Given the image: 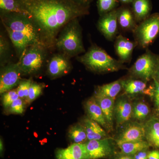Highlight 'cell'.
<instances>
[{
	"instance_id": "6da1fadb",
	"label": "cell",
	"mask_w": 159,
	"mask_h": 159,
	"mask_svg": "<svg viewBox=\"0 0 159 159\" xmlns=\"http://www.w3.org/2000/svg\"><path fill=\"white\" fill-rule=\"evenodd\" d=\"M19 1L36 27L43 44L50 51L55 48L57 36L68 23L89 13V9L71 0Z\"/></svg>"
},
{
	"instance_id": "7a4b0ae2",
	"label": "cell",
	"mask_w": 159,
	"mask_h": 159,
	"mask_svg": "<svg viewBox=\"0 0 159 159\" xmlns=\"http://www.w3.org/2000/svg\"><path fill=\"white\" fill-rule=\"evenodd\" d=\"M76 59L92 72L105 74L126 69L124 63L111 57L106 51L93 44L83 55L76 57Z\"/></svg>"
},
{
	"instance_id": "3957f363",
	"label": "cell",
	"mask_w": 159,
	"mask_h": 159,
	"mask_svg": "<svg viewBox=\"0 0 159 159\" xmlns=\"http://www.w3.org/2000/svg\"><path fill=\"white\" fill-rule=\"evenodd\" d=\"M55 48L70 58L85 53L82 29L78 18L72 20L61 29L56 40Z\"/></svg>"
},
{
	"instance_id": "277c9868",
	"label": "cell",
	"mask_w": 159,
	"mask_h": 159,
	"mask_svg": "<svg viewBox=\"0 0 159 159\" xmlns=\"http://www.w3.org/2000/svg\"><path fill=\"white\" fill-rule=\"evenodd\" d=\"M0 17L4 27H8L13 31L22 33L30 41L32 45H39L45 47L36 27L27 14L6 13L0 14Z\"/></svg>"
},
{
	"instance_id": "5b68a950",
	"label": "cell",
	"mask_w": 159,
	"mask_h": 159,
	"mask_svg": "<svg viewBox=\"0 0 159 159\" xmlns=\"http://www.w3.org/2000/svg\"><path fill=\"white\" fill-rule=\"evenodd\" d=\"M159 67V56L147 49L129 68L128 74L131 78L148 82L153 80Z\"/></svg>"
},
{
	"instance_id": "8992f818",
	"label": "cell",
	"mask_w": 159,
	"mask_h": 159,
	"mask_svg": "<svg viewBox=\"0 0 159 159\" xmlns=\"http://www.w3.org/2000/svg\"><path fill=\"white\" fill-rule=\"evenodd\" d=\"M48 49L39 45L29 46L18 61L22 74L37 73L42 67L47 56Z\"/></svg>"
},
{
	"instance_id": "52a82bcc",
	"label": "cell",
	"mask_w": 159,
	"mask_h": 159,
	"mask_svg": "<svg viewBox=\"0 0 159 159\" xmlns=\"http://www.w3.org/2000/svg\"><path fill=\"white\" fill-rule=\"evenodd\" d=\"M133 33L138 46L142 48H148L159 34V13L150 15L139 23Z\"/></svg>"
},
{
	"instance_id": "ba28073f",
	"label": "cell",
	"mask_w": 159,
	"mask_h": 159,
	"mask_svg": "<svg viewBox=\"0 0 159 159\" xmlns=\"http://www.w3.org/2000/svg\"><path fill=\"white\" fill-rule=\"evenodd\" d=\"M88 159H111L116 153V143L108 137L100 140L88 141L84 143Z\"/></svg>"
},
{
	"instance_id": "9c48e42d",
	"label": "cell",
	"mask_w": 159,
	"mask_h": 159,
	"mask_svg": "<svg viewBox=\"0 0 159 159\" xmlns=\"http://www.w3.org/2000/svg\"><path fill=\"white\" fill-rule=\"evenodd\" d=\"M22 74L18 62L9 63L1 67L0 75V93L1 95L13 89L18 86L21 81Z\"/></svg>"
},
{
	"instance_id": "30bf717a",
	"label": "cell",
	"mask_w": 159,
	"mask_h": 159,
	"mask_svg": "<svg viewBox=\"0 0 159 159\" xmlns=\"http://www.w3.org/2000/svg\"><path fill=\"white\" fill-rule=\"evenodd\" d=\"M122 126V129L115 139L116 144L145 140L144 123L134 120L127 122Z\"/></svg>"
},
{
	"instance_id": "8fae6325",
	"label": "cell",
	"mask_w": 159,
	"mask_h": 159,
	"mask_svg": "<svg viewBox=\"0 0 159 159\" xmlns=\"http://www.w3.org/2000/svg\"><path fill=\"white\" fill-rule=\"evenodd\" d=\"M72 68L70 58L61 53L53 54L47 65V74L51 78H58L67 74Z\"/></svg>"
},
{
	"instance_id": "7c38bea8",
	"label": "cell",
	"mask_w": 159,
	"mask_h": 159,
	"mask_svg": "<svg viewBox=\"0 0 159 159\" xmlns=\"http://www.w3.org/2000/svg\"><path fill=\"white\" fill-rule=\"evenodd\" d=\"M117 9L100 16L97 23L98 30L109 41L113 40L117 37L118 26Z\"/></svg>"
},
{
	"instance_id": "4fadbf2b",
	"label": "cell",
	"mask_w": 159,
	"mask_h": 159,
	"mask_svg": "<svg viewBox=\"0 0 159 159\" xmlns=\"http://www.w3.org/2000/svg\"><path fill=\"white\" fill-rule=\"evenodd\" d=\"M115 100L114 119L119 127L131 121L132 117L133 103L126 96H120Z\"/></svg>"
},
{
	"instance_id": "5bb4252c",
	"label": "cell",
	"mask_w": 159,
	"mask_h": 159,
	"mask_svg": "<svg viewBox=\"0 0 159 159\" xmlns=\"http://www.w3.org/2000/svg\"><path fill=\"white\" fill-rule=\"evenodd\" d=\"M138 44L135 41H132L122 34L118 35L116 38L115 48L116 54L121 62H130L134 49Z\"/></svg>"
},
{
	"instance_id": "9a60e30c",
	"label": "cell",
	"mask_w": 159,
	"mask_h": 159,
	"mask_svg": "<svg viewBox=\"0 0 159 159\" xmlns=\"http://www.w3.org/2000/svg\"><path fill=\"white\" fill-rule=\"evenodd\" d=\"M122 90L127 95L144 94L152 97V85H147V82L141 80L129 78L122 79Z\"/></svg>"
},
{
	"instance_id": "2e32d148",
	"label": "cell",
	"mask_w": 159,
	"mask_h": 159,
	"mask_svg": "<svg viewBox=\"0 0 159 159\" xmlns=\"http://www.w3.org/2000/svg\"><path fill=\"white\" fill-rule=\"evenodd\" d=\"M84 107L89 118L97 122L108 131L111 130L101 107L93 96L86 101Z\"/></svg>"
},
{
	"instance_id": "e0dca14e",
	"label": "cell",
	"mask_w": 159,
	"mask_h": 159,
	"mask_svg": "<svg viewBox=\"0 0 159 159\" xmlns=\"http://www.w3.org/2000/svg\"><path fill=\"white\" fill-rule=\"evenodd\" d=\"M145 140L150 147L159 149V118L150 117L144 122Z\"/></svg>"
},
{
	"instance_id": "ac0fdd59",
	"label": "cell",
	"mask_w": 159,
	"mask_h": 159,
	"mask_svg": "<svg viewBox=\"0 0 159 159\" xmlns=\"http://www.w3.org/2000/svg\"><path fill=\"white\" fill-rule=\"evenodd\" d=\"M55 155L57 159H88L84 143H73L67 148L58 149Z\"/></svg>"
},
{
	"instance_id": "d6986e66",
	"label": "cell",
	"mask_w": 159,
	"mask_h": 159,
	"mask_svg": "<svg viewBox=\"0 0 159 159\" xmlns=\"http://www.w3.org/2000/svg\"><path fill=\"white\" fill-rule=\"evenodd\" d=\"M118 25L124 31H133L138 25L131 8L125 5L117 9Z\"/></svg>"
},
{
	"instance_id": "ffe728a7",
	"label": "cell",
	"mask_w": 159,
	"mask_h": 159,
	"mask_svg": "<svg viewBox=\"0 0 159 159\" xmlns=\"http://www.w3.org/2000/svg\"><path fill=\"white\" fill-rule=\"evenodd\" d=\"M80 123L85 129L88 141L100 140L109 137L101 125L89 118L83 119Z\"/></svg>"
},
{
	"instance_id": "44dd1931",
	"label": "cell",
	"mask_w": 159,
	"mask_h": 159,
	"mask_svg": "<svg viewBox=\"0 0 159 159\" xmlns=\"http://www.w3.org/2000/svg\"><path fill=\"white\" fill-rule=\"evenodd\" d=\"M93 97L101 107L107 122L111 130L115 120L114 108L116 100L96 93L94 94Z\"/></svg>"
},
{
	"instance_id": "7402d4cb",
	"label": "cell",
	"mask_w": 159,
	"mask_h": 159,
	"mask_svg": "<svg viewBox=\"0 0 159 159\" xmlns=\"http://www.w3.org/2000/svg\"><path fill=\"white\" fill-rule=\"evenodd\" d=\"M7 32L19 59L29 46L32 45L30 41L22 33L4 27Z\"/></svg>"
},
{
	"instance_id": "603a6c76",
	"label": "cell",
	"mask_w": 159,
	"mask_h": 159,
	"mask_svg": "<svg viewBox=\"0 0 159 159\" xmlns=\"http://www.w3.org/2000/svg\"><path fill=\"white\" fill-rule=\"evenodd\" d=\"M152 5L150 0H134L132 11L137 23H141L150 15Z\"/></svg>"
},
{
	"instance_id": "cb8c5ba5",
	"label": "cell",
	"mask_w": 159,
	"mask_h": 159,
	"mask_svg": "<svg viewBox=\"0 0 159 159\" xmlns=\"http://www.w3.org/2000/svg\"><path fill=\"white\" fill-rule=\"evenodd\" d=\"M122 90V79H119L114 82L98 86L96 89L95 93L116 100Z\"/></svg>"
},
{
	"instance_id": "d4e9b609",
	"label": "cell",
	"mask_w": 159,
	"mask_h": 159,
	"mask_svg": "<svg viewBox=\"0 0 159 159\" xmlns=\"http://www.w3.org/2000/svg\"><path fill=\"white\" fill-rule=\"evenodd\" d=\"M117 145L120 149V152L130 156H133L141 151L149 149L150 147L146 140L123 142Z\"/></svg>"
},
{
	"instance_id": "484cf974",
	"label": "cell",
	"mask_w": 159,
	"mask_h": 159,
	"mask_svg": "<svg viewBox=\"0 0 159 159\" xmlns=\"http://www.w3.org/2000/svg\"><path fill=\"white\" fill-rule=\"evenodd\" d=\"M150 109L146 102L142 101H137L133 103L132 117L134 121L144 123L149 119Z\"/></svg>"
},
{
	"instance_id": "4316f807",
	"label": "cell",
	"mask_w": 159,
	"mask_h": 159,
	"mask_svg": "<svg viewBox=\"0 0 159 159\" xmlns=\"http://www.w3.org/2000/svg\"><path fill=\"white\" fill-rule=\"evenodd\" d=\"M68 136L73 143L84 144L88 141L85 129L81 123L71 126L69 129Z\"/></svg>"
},
{
	"instance_id": "83f0119b",
	"label": "cell",
	"mask_w": 159,
	"mask_h": 159,
	"mask_svg": "<svg viewBox=\"0 0 159 159\" xmlns=\"http://www.w3.org/2000/svg\"><path fill=\"white\" fill-rule=\"evenodd\" d=\"M10 13L26 14V11L19 0H0V14Z\"/></svg>"
},
{
	"instance_id": "f1b7e54d",
	"label": "cell",
	"mask_w": 159,
	"mask_h": 159,
	"mask_svg": "<svg viewBox=\"0 0 159 159\" xmlns=\"http://www.w3.org/2000/svg\"><path fill=\"white\" fill-rule=\"evenodd\" d=\"M11 57V49L8 39L1 32L0 35V63L1 67L8 64Z\"/></svg>"
},
{
	"instance_id": "f546056e",
	"label": "cell",
	"mask_w": 159,
	"mask_h": 159,
	"mask_svg": "<svg viewBox=\"0 0 159 159\" xmlns=\"http://www.w3.org/2000/svg\"><path fill=\"white\" fill-rule=\"evenodd\" d=\"M119 3V0H97V10L99 16L117 9Z\"/></svg>"
},
{
	"instance_id": "4dcf8cb0",
	"label": "cell",
	"mask_w": 159,
	"mask_h": 159,
	"mask_svg": "<svg viewBox=\"0 0 159 159\" xmlns=\"http://www.w3.org/2000/svg\"><path fill=\"white\" fill-rule=\"evenodd\" d=\"M43 88V84L33 81L29 88L28 97L25 100L26 103H31L37 99L42 93Z\"/></svg>"
},
{
	"instance_id": "1f68e13d",
	"label": "cell",
	"mask_w": 159,
	"mask_h": 159,
	"mask_svg": "<svg viewBox=\"0 0 159 159\" xmlns=\"http://www.w3.org/2000/svg\"><path fill=\"white\" fill-rule=\"evenodd\" d=\"M2 95V105L5 110H8L11 103L20 98L16 89L6 92Z\"/></svg>"
},
{
	"instance_id": "d6a6232c",
	"label": "cell",
	"mask_w": 159,
	"mask_h": 159,
	"mask_svg": "<svg viewBox=\"0 0 159 159\" xmlns=\"http://www.w3.org/2000/svg\"><path fill=\"white\" fill-rule=\"evenodd\" d=\"M33 82L32 79L22 80L16 89L18 94L21 99L25 101L29 95V88Z\"/></svg>"
},
{
	"instance_id": "836d02e7",
	"label": "cell",
	"mask_w": 159,
	"mask_h": 159,
	"mask_svg": "<svg viewBox=\"0 0 159 159\" xmlns=\"http://www.w3.org/2000/svg\"><path fill=\"white\" fill-rule=\"evenodd\" d=\"M26 102L24 99L19 98L11 103L8 111L10 113L21 115L24 112Z\"/></svg>"
},
{
	"instance_id": "e575fe53",
	"label": "cell",
	"mask_w": 159,
	"mask_h": 159,
	"mask_svg": "<svg viewBox=\"0 0 159 159\" xmlns=\"http://www.w3.org/2000/svg\"><path fill=\"white\" fill-rule=\"evenodd\" d=\"M152 85V98L153 99L155 107L159 105V83L153 80Z\"/></svg>"
},
{
	"instance_id": "d590c367",
	"label": "cell",
	"mask_w": 159,
	"mask_h": 159,
	"mask_svg": "<svg viewBox=\"0 0 159 159\" xmlns=\"http://www.w3.org/2000/svg\"><path fill=\"white\" fill-rule=\"evenodd\" d=\"M149 149H145L139 151L132 156L134 159H148V153Z\"/></svg>"
},
{
	"instance_id": "8d00e7d4",
	"label": "cell",
	"mask_w": 159,
	"mask_h": 159,
	"mask_svg": "<svg viewBox=\"0 0 159 159\" xmlns=\"http://www.w3.org/2000/svg\"><path fill=\"white\" fill-rule=\"evenodd\" d=\"M75 4L84 8L89 9L93 0H71Z\"/></svg>"
},
{
	"instance_id": "74e56055",
	"label": "cell",
	"mask_w": 159,
	"mask_h": 159,
	"mask_svg": "<svg viewBox=\"0 0 159 159\" xmlns=\"http://www.w3.org/2000/svg\"><path fill=\"white\" fill-rule=\"evenodd\" d=\"M111 159H134L132 156L125 154L122 152H117Z\"/></svg>"
},
{
	"instance_id": "f35d334b",
	"label": "cell",
	"mask_w": 159,
	"mask_h": 159,
	"mask_svg": "<svg viewBox=\"0 0 159 159\" xmlns=\"http://www.w3.org/2000/svg\"><path fill=\"white\" fill-rule=\"evenodd\" d=\"M148 159H159V149H153L149 150Z\"/></svg>"
},
{
	"instance_id": "ab89813d",
	"label": "cell",
	"mask_w": 159,
	"mask_h": 159,
	"mask_svg": "<svg viewBox=\"0 0 159 159\" xmlns=\"http://www.w3.org/2000/svg\"><path fill=\"white\" fill-rule=\"evenodd\" d=\"M134 0H119V2L123 4L124 5H128L132 4Z\"/></svg>"
},
{
	"instance_id": "60d3db41",
	"label": "cell",
	"mask_w": 159,
	"mask_h": 159,
	"mask_svg": "<svg viewBox=\"0 0 159 159\" xmlns=\"http://www.w3.org/2000/svg\"><path fill=\"white\" fill-rule=\"evenodd\" d=\"M153 80H156L157 82L159 83V67L157 70V71L155 75Z\"/></svg>"
},
{
	"instance_id": "b9f144b4",
	"label": "cell",
	"mask_w": 159,
	"mask_h": 159,
	"mask_svg": "<svg viewBox=\"0 0 159 159\" xmlns=\"http://www.w3.org/2000/svg\"><path fill=\"white\" fill-rule=\"evenodd\" d=\"M154 116H156L159 118V105L155 107Z\"/></svg>"
},
{
	"instance_id": "7bdbcfd3",
	"label": "cell",
	"mask_w": 159,
	"mask_h": 159,
	"mask_svg": "<svg viewBox=\"0 0 159 159\" xmlns=\"http://www.w3.org/2000/svg\"><path fill=\"white\" fill-rule=\"evenodd\" d=\"M3 145L2 141V139H1V142H0V151L1 153L3 152Z\"/></svg>"
}]
</instances>
